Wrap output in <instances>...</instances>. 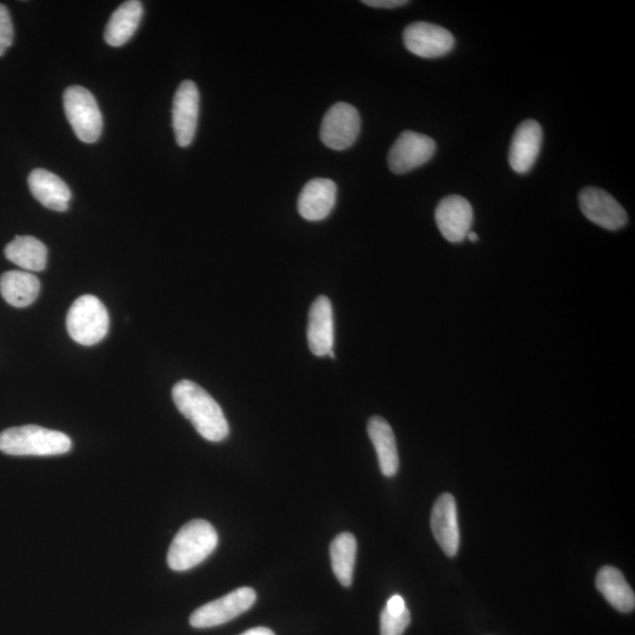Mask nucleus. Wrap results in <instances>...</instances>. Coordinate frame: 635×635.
<instances>
[{"mask_svg":"<svg viewBox=\"0 0 635 635\" xmlns=\"http://www.w3.org/2000/svg\"><path fill=\"white\" fill-rule=\"evenodd\" d=\"M29 187L32 196L49 210L64 212L69 209L72 193L55 173L44 169L33 170L29 176Z\"/></svg>","mask_w":635,"mask_h":635,"instance_id":"nucleus-17","label":"nucleus"},{"mask_svg":"<svg viewBox=\"0 0 635 635\" xmlns=\"http://www.w3.org/2000/svg\"><path fill=\"white\" fill-rule=\"evenodd\" d=\"M72 449L65 433L36 425L12 427L0 433V451L9 456H59Z\"/></svg>","mask_w":635,"mask_h":635,"instance_id":"nucleus-3","label":"nucleus"},{"mask_svg":"<svg viewBox=\"0 0 635 635\" xmlns=\"http://www.w3.org/2000/svg\"><path fill=\"white\" fill-rule=\"evenodd\" d=\"M143 13V4L138 2V0H129V2L120 5L112 13L108 25H106L105 42L113 46V48H118V46L129 42L138 29Z\"/></svg>","mask_w":635,"mask_h":635,"instance_id":"nucleus-19","label":"nucleus"},{"mask_svg":"<svg viewBox=\"0 0 635 635\" xmlns=\"http://www.w3.org/2000/svg\"><path fill=\"white\" fill-rule=\"evenodd\" d=\"M307 342L314 356L326 357L333 351V310L330 299L327 297H318L311 306Z\"/></svg>","mask_w":635,"mask_h":635,"instance_id":"nucleus-16","label":"nucleus"},{"mask_svg":"<svg viewBox=\"0 0 635 635\" xmlns=\"http://www.w3.org/2000/svg\"><path fill=\"white\" fill-rule=\"evenodd\" d=\"M172 398L179 412L204 439L219 443L229 436L230 427L222 407L202 387L190 380L179 381L173 387Z\"/></svg>","mask_w":635,"mask_h":635,"instance_id":"nucleus-1","label":"nucleus"},{"mask_svg":"<svg viewBox=\"0 0 635 635\" xmlns=\"http://www.w3.org/2000/svg\"><path fill=\"white\" fill-rule=\"evenodd\" d=\"M598 591L616 610L630 613L635 607V594L624 574L613 566L600 568L596 579Z\"/></svg>","mask_w":635,"mask_h":635,"instance_id":"nucleus-21","label":"nucleus"},{"mask_svg":"<svg viewBox=\"0 0 635 635\" xmlns=\"http://www.w3.org/2000/svg\"><path fill=\"white\" fill-rule=\"evenodd\" d=\"M15 31H13L10 12L5 5L0 4V57H3L13 44Z\"/></svg>","mask_w":635,"mask_h":635,"instance_id":"nucleus-25","label":"nucleus"},{"mask_svg":"<svg viewBox=\"0 0 635 635\" xmlns=\"http://www.w3.org/2000/svg\"><path fill=\"white\" fill-rule=\"evenodd\" d=\"M431 528L434 538L447 557H456L460 532L456 499L450 493L441 494L433 506Z\"/></svg>","mask_w":635,"mask_h":635,"instance_id":"nucleus-13","label":"nucleus"},{"mask_svg":"<svg viewBox=\"0 0 635 635\" xmlns=\"http://www.w3.org/2000/svg\"><path fill=\"white\" fill-rule=\"evenodd\" d=\"M438 229L447 242H464L471 232L473 209L469 200L460 196H449L441 200L436 210Z\"/></svg>","mask_w":635,"mask_h":635,"instance_id":"nucleus-12","label":"nucleus"},{"mask_svg":"<svg viewBox=\"0 0 635 635\" xmlns=\"http://www.w3.org/2000/svg\"><path fill=\"white\" fill-rule=\"evenodd\" d=\"M367 433L378 454L381 473L385 477L396 476L399 469V454L396 436L384 418L372 417L367 424Z\"/></svg>","mask_w":635,"mask_h":635,"instance_id":"nucleus-18","label":"nucleus"},{"mask_svg":"<svg viewBox=\"0 0 635 635\" xmlns=\"http://www.w3.org/2000/svg\"><path fill=\"white\" fill-rule=\"evenodd\" d=\"M257 594L251 587H242L211 603L199 607L190 617L195 628L216 627L229 623L249 611L256 603Z\"/></svg>","mask_w":635,"mask_h":635,"instance_id":"nucleus-6","label":"nucleus"},{"mask_svg":"<svg viewBox=\"0 0 635 635\" xmlns=\"http://www.w3.org/2000/svg\"><path fill=\"white\" fill-rule=\"evenodd\" d=\"M330 556L334 576L345 587L352 585L357 558V540L351 533L339 534L331 543Z\"/></svg>","mask_w":635,"mask_h":635,"instance_id":"nucleus-23","label":"nucleus"},{"mask_svg":"<svg viewBox=\"0 0 635 635\" xmlns=\"http://www.w3.org/2000/svg\"><path fill=\"white\" fill-rule=\"evenodd\" d=\"M363 4L376 9H396L409 4L406 0H364Z\"/></svg>","mask_w":635,"mask_h":635,"instance_id":"nucleus-26","label":"nucleus"},{"mask_svg":"<svg viewBox=\"0 0 635 635\" xmlns=\"http://www.w3.org/2000/svg\"><path fill=\"white\" fill-rule=\"evenodd\" d=\"M543 136V127L536 120H525L518 126L508 152V163L514 172L525 175L532 170L543 145Z\"/></svg>","mask_w":635,"mask_h":635,"instance_id":"nucleus-14","label":"nucleus"},{"mask_svg":"<svg viewBox=\"0 0 635 635\" xmlns=\"http://www.w3.org/2000/svg\"><path fill=\"white\" fill-rule=\"evenodd\" d=\"M200 95L196 83L184 80L173 99L172 125L180 147L190 146L195 139L199 118Z\"/></svg>","mask_w":635,"mask_h":635,"instance_id":"nucleus-11","label":"nucleus"},{"mask_svg":"<svg viewBox=\"0 0 635 635\" xmlns=\"http://www.w3.org/2000/svg\"><path fill=\"white\" fill-rule=\"evenodd\" d=\"M466 238H469L472 243H477L478 239H479L477 233L476 232H472V231L469 233V235H467Z\"/></svg>","mask_w":635,"mask_h":635,"instance_id":"nucleus-29","label":"nucleus"},{"mask_svg":"<svg viewBox=\"0 0 635 635\" xmlns=\"http://www.w3.org/2000/svg\"><path fill=\"white\" fill-rule=\"evenodd\" d=\"M337 202V185L331 179L310 180L298 198L299 215L309 222H320L331 215Z\"/></svg>","mask_w":635,"mask_h":635,"instance_id":"nucleus-15","label":"nucleus"},{"mask_svg":"<svg viewBox=\"0 0 635 635\" xmlns=\"http://www.w3.org/2000/svg\"><path fill=\"white\" fill-rule=\"evenodd\" d=\"M5 257L28 272L45 270L48 249L35 237L19 236L5 247Z\"/></svg>","mask_w":635,"mask_h":635,"instance_id":"nucleus-22","label":"nucleus"},{"mask_svg":"<svg viewBox=\"0 0 635 635\" xmlns=\"http://www.w3.org/2000/svg\"><path fill=\"white\" fill-rule=\"evenodd\" d=\"M385 608L387 612L392 614V616H400L407 607L403 597L393 596L389 601H387Z\"/></svg>","mask_w":635,"mask_h":635,"instance_id":"nucleus-27","label":"nucleus"},{"mask_svg":"<svg viewBox=\"0 0 635 635\" xmlns=\"http://www.w3.org/2000/svg\"><path fill=\"white\" fill-rule=\"evenodd\" d=\"M360 127L362 119L358 110L351 104L337 103L327 111L323 119L320 139L330 149L344 151L356 143Z\"/></svg>","mask_w":635,"mask_h":635,"instance_id":"nucleus-7","label":"nucleus"},{"mask_svg":"<svg viewBox=\"0 0 635 635\" xmlns=\"http://www.w3.org/2000/svg\"><path fill=\"white\" fill-rule=\"evenodd\" d=\"M66 327L70 337L84 346L96 345L110 329L109 312L95 296L79 297L70 307Z\"/></svg>","mask_w":635,"mask_h":635,"instance_id":"nucleus-4","label":"nucleus"},{"mask_svg":"<svg viewBox=\"0 0 635 635\" xmlns=\"http://www.w3.org/2000/svg\"><path fill=\"white\" fill-rule=\"evenodd\" d=\"M405 48L413 55L421 58L433 59L450 53L456 39L449 30L432 23H412L404 30Z\"/></svg>","mask_w":635,"mask_h":635,"instance_id":"nucleus-9","label":"nucleus"},{"mask_svg":"<svg viewBox=\"0 0 635 635\" xmlns=\"http://www.w3.org/2000/svg\"><path fill=\"white\" fill-rule=\"evenodd\" d=\"M40 292L39 279L31 272L9 271L0 277V293L13 307H28L36 302Z\"/></svg>","mask_w":635,"mask_h":635,"instance_id":"nucleus-20","label":"nucleus"},{"mask_svg":"<svg viewBox=\"0 0 635 635\" xmlns=\"http://www.w3.org/2000/svg\"><path fill=\"white\" fill-rule=\"evenodd\" d=\"M240 635H276L269 628L266 627H256L251 628V630L244 632Z\"/></svg>","mask_w":635,"mask_h":635,"instance_id":"nucleus-28","label":"nucleus"},{"mask_svg":"<svg viewBox=\"0 0 635 635\" xmlns=\"http://www.w3.org/2000/svg\"><path fill=\"white\" fill-rule=\"evenodd\" d=\"M64 109L73 132L86 144L96 143L103 131V117L97 100L82 86L64 92Z\"/></svg>","mask_w":635,"mask_h":635,"instance_id":"nucleus-5","label":"nucleus"},{"mask_svg":"<svg viewBox=\"0 0 635 635\" xmlns=\"http://www.w3.org/2000/svg\"><path fill=\"white\" fill-rule=\"evenodd\" d=\"M436 150L437 144L429 136L405 131L391 147L387 163L393 173L405 175L429 163Z\"/></svg>","mask_w":635,"mask_h":635,"instance_id":"nucleus-8","label":"nucleus"},{"mask_svg":"<svg viewBox=\"0 0 635 635\" xmlns=\"http://www.w3.org/2000/svg\"><path fill=\"white\" fill-rule=\"evenodd\" d=\"M218 545V534L209 521L197 519L180 528L167 554L173 571L191 570L210 557Z\"/></svg>","mask_w":635,"mask_h":635,"instance_id":"nucleus-2","label":"nucleus"},{"mask_svg":"<svg viewBox=\"0 0 635 635\" xmlns=\"http://www.w3.org/2000/svg\"><path fill=\"white\" fill-rule=\"evenodd\" d=\"M581 212L593 224L608 231L623 229L628 222L627 213L618 200L598 187H586L579 195Z\"/></svg>","mask_w":635,"mask_h":635,"instance_id":"nucleus-10","label":"nucleus"},{"mask_svg":"<svg viewBox=\"0 0 635 635\" xmlns=\"http://www.w3.org/2000/svg\"><path fill=\"white\" fill-rule=\"evenodd\" d=\"M411 623V613L409 608L400 614V616H392L384 608L380 614V634L381 635H403L406 628Z\"/></svg>","mask_w":635,"mask_h":635,"instance_id":"nucleus-24","label":"nucleus"}]
</instances>
